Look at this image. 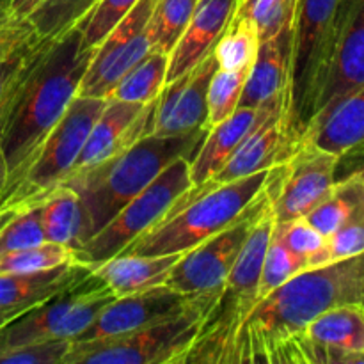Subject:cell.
I'll use <instances>...</instances> for the list:
<instances>
[{"mask_svg": "<svg viewBox=\"0 0 364 364\" xmlns=\"http://www.w3.org/2000/svg\"><path fill=\"white\" fill-rule=\"evenodd\" d=\"M27 309H0V327L6 326L7 322H11L13 318H16L18 315H21Z\"/></svg>", "mask_w": 364, "mask_h": 364, "instance_id": "f6af8a7d", "label": "cell"}, {"mask_svg": "<svg viewBox=\"0 0 364 364\" xmlns=\"http://www.w3.org/2000/svg\"><path fill=\"white\" fill-rule=\"evenodd\" d=\"M95 48L84 43L80 25L57 39H41L18 82L13 107L2 135L6 191L0 208L20 185L45 139L63 117Z\"/></svg>", "mask_w": 364, "mask_h": 364, "instance_id": "7a4b0ae2", "label": "cell"}, {"mask_svg": "<svg viewBox=\"0 0 364 364\" xmlns=\"http://www.w3.org/2000/svg\"><path fill=\"white\" fill-rule=\"evenodd\" d=\"M274 233L288 245L290 251L302 256L308 262L309 269L331 263L329 249H327V237L320 233L306 219H295L284 224H274Z\"/></svg>", "mask_w": 364, "mask_h": 364, "instance_id": "d590c367", "label": "cell"}, {"mask_svg": "<svg viewBox=\"0 0 364 364\" xmlns=\"http://www.w3.org/2000/svg\"><path fill=\"white\" fill-rule=\"evenodd\" d=\"M43 242H46V238L39 217V206L20 210L14 212L0 230V255L34 247Z\"/></svg>", "mask_w": 364, "mask_h": 364, "instance_id": "8d00e7d4", "label": "cell"}, {"mask_svg": "<svg viewBox=\"0 0 364 364\" xmlns=\"http://www.w3.org/2000/svg\"><path fill=\"white\" fill-rule=\"evenodd\" d=\"M313 364H364V309L350 304L322 313L306 327Z\"/></svg>", "mask_w": 364, "mask_h": 364, "instance_id": "ac0fdd59", "label": "cell"}, {"mask_svg": "<svg viewBox=\"0 0 364 364\" xmlns=\"http://www.w3.org/2000/svg\"><path fill=\"white\" fill-rule=\"evenodd\" d=\"M100 0H43L28 14L36 34L41 39H57L77 27Z\"/></svg>", "mask_w": 364, "mask_h": 364, "instance_id": "f546056e", "label": "cell"}, {"mask_svg": "<svg viewBox=\"0 0 364 364\" xmlns=\"http://www.w3.org/2000/svg\"><path fill=\"white\" fill-rule=\"evenodd\" d=\"M265 103L259 107H238L230 119L223 121L217 127L206 132L205 141L196 151L194 159L188 164L192 187H201L212 180L231 159L238 146L251 134L252 128L262 117Z\"/></svg>", "mask_w": 364, "mask_h": 364, "instance_id": "7402d4cb", "label": "cell"}, {"mask_svg": "<svg viewBox=\"0 0 364 364\" xmlns=\"http://www.w3.org/2000/svg\"><path fill=\"white\" fill-rule=\"evenodd\" d=\"M39 41H41V38H36L34 41L27 43V45L21 46L20 50H16L13 55L0 60V102H2V98L6 96V92L9 91L13 82L18 78V75H20L21 71H23V68L27 66V63L31 60L32 53H34Z\"/></svg>", "mask_w": 364, "mask_h": 364, "instance_id": "b9f144b4", "label": "cell"}, {"mask_svg": "<svg viewBox=\"0 0 364 364\" xmlns=\"http://www.w3.org/2000/svg\"><path fill=\"white\" fill-rule=\"evenodd\" d=\"M309 270L308 262L302 256L295 255L288 245L272 231V238L267 247L259 277V297H265L272 290L279 288L297 274Z\"/></svg>", "mask_w": 364, "mask_h": 364, "instance_id": "e575fe53", "label": "cell"}, {"mask_svg": "<svg viewBox=\"0 0 364 364\" xmlns=\"http://www.w3.org/2000/svg\"><path fill=\"white\" fill-rule=\"evenodd\" d=\"M219 290L201 291L185 311L134 333L71 341L63 364H185Z\"/></svg>", "mask_w": 364, "mask_h": 364, "instance_id": "52a82bcc", "label": "cell"}, {"mask_svg": "<svg viewBox=\"0 0 364 364\" xmlns=\"http://www.w3.org/2000/svg\"><path fill=\"white\" fill-rule=\"evenodd\" d=\"M71 263H75L73 249L46 240L34 247L0 255V274L39 272Z\"/></svg>", "mask_w": 364, "mask_h": 364, "instance_id": "836d02e7", "label": "cell"}, {"mask_svg": "<svg viewBox=\"0 0 364 364\" xmlns=\"http://www.w3.org/2000/svg\"><path fill=\"white\" fill-rule=\"evenodd\" d=\"M329 262L352 258L364 252V205L331 237H327Z\"/></svg>", "mask_w": 364, "mask_h": 364, "instance_id": "ab89813d", "label": "cell"}, {"mask_svg": "<svg viewBox=\"0 0 364 364\" xmlns=\"http://www.w3.org/2000/svg\"><path fill=\"white\" fill-rule=\"evenodd\" d=\"M36 48H38V46H36ZM32 55H34V53H32ZM21 73H23V71H21ZM21 73L18 75V78L13 82V85L9 87V91L6 92V96H4L2 102H0V203H2V196H4V191H6V180H7L6 160H4V151H2V135H4V128H6V123H7V116H9V112H11V107H13V100H14V95H16V87H18V82H20V78H21Z\"/></svg>", "mask_w": 364, "mask_h": 364, "instance_id": "7bdbcfd3", "label": "cell"}, {"mask_svg": "<svg viewBox=\"0 0 364 364\" xmlns=\"http://www.w3.org/2000/svg\"><path fill=\"white\" fill-rule=\"evenodd\" d=\"M156 100L149 103H137L107 98L105 107L100 112L96 123L92 124L91 134L82 148L73 171L114 159L119 153L127 151L139 139L146 137L155 112Z\"/></svg>", "mask_w": 364, "mask_h": 364, "instance_id": "e0dca14e", "label": "cell"}, {"mask_svg": "<svg viewBox=\"0 0 364 364\" xmlns=\"http://www.w3.org/2000/svg\"><path fill=\"white\" fill-rule=\"evenodd\" d=\"M167 64H169V53L151 50L144 59L139 60L130 71L124 73V77L114 85L107 98L137 103L153 102L166 87Z\"/></svg>", "mask_w": 364, "mask_h": 364, "instance_id": "83f0119b", "label": "cell"}, {"mask_svg": "<svg viewBox=\"0 0 364 364\" xmlns=\"http://www.w3.org/2000/svg\"><path fill=\"white\" fill-rule=\"evenodd\" d=\"M272 169L219 185L169 208L121 255H176L187 252L233 224L269 185Z\"/></svg>", "mask_w": 364, "mask_h": 364, "instance_id": "277c9868", "label": "cell"}, {"mask_svg": "<svg viewBox=\"0 0 364 364\" xmlns=\"http://www.w3.org/2000/svg\"><path fill=\"white\" fill-rule=\"evenodd\" d=\"M39 2H43V0H13L11 2V13H13V16L27 18Z\"/></svg>", "mask_w": 364, "mask_h": 364, "instance_id": "ee69618b", "label": "cell"}, {"mask_svg": "<svg viewBox=\"0 0 364 364\" xmlns=\"http://www.w3.org/2000/svg\"><path fill=\"white\" fill-rule=\"evenodd\" d=\"M364 304V252L304 270L259 299L228 364H313L306 327L333 308Z\"/></svg>", "mask_w": 364, "mask_h": 364, "instance_id": "6da1fadb", "label": "cell"}, {"mask_svg": "<svg viewBox=\"0 0 364 364\" xmlns=\"http://www.w3.org/2000/svg\"><path fill=\"white\" fill-rule=\"evenodd\" d=\"M217 68L212 50L192 70L166 84L156 100L148 135L178 137L198 128H206V95Z\"/></svg>", "mask_w": 364, "mask_h": 364, "instance_id": "9a60e30c", "label": "cell"}, {"mask_svg": "<svg viewBox=\"0 0 364 364\" xmlns=\"http://www.w3.org/2000/svg\"><path fill=\"white\" fill-rule=\"evenodd\" d=\"M247 77L249 71H228L217 68L210 80L208 95H206L205 127L208 130L230 119L237 112Z\"/></svg>", "mask_w": 364, "mask_h": 364, "instance_id": "1f68e13d", "label": "cell"}, {"mask_svg": "<svg viewBox=\"0 0 364 364\" xmlns=\"http://www.w3.org/2000/svg\"><path fill=\"white\" fill-rule=\"evenodd\" d=\"M237 6L238 0H198L183 34L169 53L166 84L187 73L212 52Z\"/></svg>", "mask_w": 364, "mask_h": 364, "instance_id": "ffe728a7", "label": "cell"}, {"mask_svg": "<svg viewBox=\"0 0 364 364\" xmlns=\"http://www.w3.org/2000/svg\"><path fill=\"white\" fill-rule=\"evenodd\" d=\"M198 0H155L148 21L151 50L171 53L183 34Z\"/></svg>", "mask_w": 364, "mask_h": 364, "instance_id": "4dcf8cb0", "label": "cell"}, {"mask_svg": "<svg viewBox=\"0 0 364 364\" xmlns=\"http://www.w3.org/2000/svg\"><path fill=\"white\" fill-rule=\"evenodd\" d=\"M340 156L301 137L290 155L272 169L269 196L276 224L304 219L338 180Z\"/></svg>", "mask_w": 364, "mask_h": 364, "instance_id": "8fae6325", "label": "cell"}, {"mask_svg": "<svg viewBox=\"0 0 364 364\" xmlns=\"http://www.w3.org/2000/svg\"><path fill=\"white\" fill-rule=\"evenodd\" d=\"M91 269L80 263L60 265L39 272L0 274V309H28L53 297L87 276Z\"/></svg>", "mask_w": 364, "mask_h": 364, "instance_id": "cb8c5ba5", "label": "cell"}, {"mask_svg": "<svg viewBox=\"0 0 364 364\" xmlns=\"http://www.w3.org/2000/svg\"><path fill=\"white\" fill-rule=\"evenodd\" d=\"M352 0H299L294 25L290 121L299 139L316 114Z\"/></svg>", "mask_w": 364, "mask_h": 364, "instance_id": "5b68a950", "label": "cell"}, {"mask_svg": "<svg viewBox=\"0 0 364 364\" xmlns=\"http://www.w3.org/2000/svg\"><path fill=\"white\" fill-rule=\"evenodd\" d=\"M70 347L66 340L20 345L0 352V364H63Z\"/></svg>", "mask_w": 364, "mask_h": 364, "instance_id": "f35d334b", "label": "cell"}, {"mask_svg": "<svg viewBox=\"0 0 364 364\" xmlns=\"http://www.w3.org/2000/svg\"><path fill=\"white\" fill-rule=\"evenodd\" d=\"M107 98L77 95L63 117L45 139L34 162L13 194L6 199L4 210H20L38 206L46 196L64 183L73 171L82 148L91 134L92 124L105 107Z\"/></svg>", "mask_w": 364, "mask_h": 364, "instance_id": "ba28073f", "label": "cell"}, {"mask_svg": "<svg viewBox=\"0 0 364 364\" xmlns=\"http://www.w3.org/2000/svg\"><path fill=\"white\" fill-rule=\"evenodd\" d=\"M364 205V174L354 171L347 178L336 180L329 194L304 217L322 235L331 237Z\"/></svg>", "mask_w": 364, "mask_h": 364, "instance_id": "4316f807", "label": "cell"}, {"mask_svg": "<svg viewBox=\"0 0 364 364\" xmlns=\"http://www.w3.org/2000/svg\"><path fill=\"white\" fill-rule=\"evenodd\" d=\"M11 2L13 0H0V21L13 16V13H11Z\"/></svg>", "mask_w": 364, "mask_h": 364, "instance_id": "bcb514c9", "label": "cell"}, {"mask_svg": "<svg viewBox=\"0 0 364 364\" xmlns=\"http://www.w3.org/2000/svg\"><path fill=\"white\" fill-rule=\"evenodd\" d=\"M155 0H139L95 46L78 95L107 98L114 85L151 52L148 21Z\"/></svg>", "mask_w": 364, "mask_h": 364, "instance_id": "5bb4252c", "label": "cell"}, {"mask_svg": "<svg viewBox=\"0 0 364 364\" xmlns=\"http://www.w3.org/2000/svg\"><path fill=\"white\" fill-rule=\"evenodd\" d=\"M364 85V0H352L350 13L338 45L333 70L320 96L311 124L318 123L338 103ZM306 130V132H308Z\"/></svg>", "mask_w": 364, "mask_h": 364, "instance_id": "d6986e66", "label": "cell"}, {"mask_svg": "<svg viewBox=\"0 0 364 364\" xmlns=\"http://www.w3.org/2000/svg\"><path fill=\"white\" fill-rule=\"evenodd\" d=\"M363 309H364V306H363Z\"/></svg>", "mask_w": 364, "mask_h": 364, "instance_id": "c3c4849f", "label": "cell"}, {"mask_svg": "<svg viewBox=\"0 0 364 364\" xmlns=\"http://www.w3.org/2000/svg\"><path fill=\"white\" fill-rule=\"evenodd\" d=\"M361 171H363V174H364V166H363V167H361Z\"/></svg>", "mask_w": 364, "mask_h": 364, "instance_id": "7dc6e473", "label": "cell"}, {"mask_svg": "<svg viewBox=\"0 0 364 364\" xmlns=\"http://www.w3.org/2000/svg\"><path fill=\"white\" fill-rule=\"evenodd\" d=\"M206 132V128H198L178 137L146 135L114 159L73 171L63 185L73 188L80 199L85 242L98 233L128 201L141 194L174 160L194 159Z\"/></svg>", "mask_w": 364, "mask_h": 364, "instance_id": "3957f363", "label": "cell"}, {"mask_svg": "<svg viewBox=\"0 0 364 364\" xmlns=\"http://www.w3.org/2000/svg\"><path fill=\"white\" fill-rule=\"evenodd\" d=\"M302 137L340 159L364 149V85L341 100Z\"/></svg>", "mask_w": 364, "mask_h": 364, "instance_id": "d4e9b609", "label": "cell"}, {"mask_svg": "<svg viewBox=\"0 0 364 364\" xmlns=\"http://www.w3.org/2000/svg\"><path fill=\"white\" fill-rule=\"evenodd\" d=\"M196 295H185L167 284L139 291V294L116 297L96 315L91 326L73 341L100 340V338L121 336L142 327L164 322L178 313L185 311Z\"/></svg>", "mask_w": 364, "mask_h": 364, "instance_id": "2e32d148", "label": "cell"}, {"mask_svg": "<svg viewBox=\"0 0 364 364\" xmlns=\"http://www.w3.org/2000/svg\"><path fill=\"white\" fill-rule=\"evenodd\" d=\"M114 299L116 295L91 270L0 327V352L41 341L77 340Z\"/></svg>", "mask_w": 364, "mask_h": 364, "instance_id": "9c48e42d", "label": "cell"}, {"mask_svg": "<svg viewBox=\"0 0 364 364\" xmlns=\"http://www.w3.org/2000/svg\"><path fill=\"white\" fill-rule=\"evenodd\" d=\"M39 38L28 18L11 16L0 21V60L13 55L16 50Z\"/></svg>", "mask_w": 364, "mask_h": 364, "instance_id": "60d3db41", "label": "cell"}, {"mask_svg": "<svg viewBox=\"0 0 364 364\" xmlns=\"http://www.w3.org/2000/svg\"><path fill=\"white\" fill-rule=\"evenodd\" d=\"M183 252L176 255H117L95 267L92 274L109 287L116 297L151 290L166 283L167 276Z\"/></svg>", "mask_w": 364, "mask_h": 364, "instance_id": "603a6c76", "label": "cell"}, {"mask_svg": "<svg viewBox=\"0 0 364 364\" xmlns=\"http://www.w3.org/2000/svg\"><path fill=\"white\" fill-rule=\"evenodd\" d=\"M297 142L299 137L295 135L290 121V91H284L265 102V110L259 121L231 155L226 166L205 185L188 188L173 203L171 208L183 205L194 196L212 191L219 185L242 180L259 171L274 169L290 155Z\"/></svg>", "mask_w": 364, "mask_h": 364, "instance_id": "7c38bea8", "label": "cell"}, {"mask_svg": "<svg viewBox=\"0 0 364 364\" xmlns=\"http://www.w3.org/2000/svg\"><path fill=\"white\" fill-rule=\"evenodd\" d=\"M258 48L259 36L256 25L235 11L233 18L213 46V55L220 70L251 71Z\"/></svg>", "mask_w": 364, "mask_h": 364, "instance_id": "f1b7e54d", "label": "cell"}, {"mask_svg": "<svg viewBox=\"0 0 364 364\" xmlns=\"http://www.w3.org/2000/svg\"><path fill=\"white\" fill-rule=\"evenodd\" d=\"M269 201L267 185L265 192L233 224L206 238L191 251L183 252L164 284L185 295L201 294L223 287Z\"/></svg>", "mask_w": 364, "mask_h": 364, "instance_id": "4fadbf2b", "label": "cell"}, {"mask_svg": "<svg viewBox=\"0 0 364 364\" xmlns=\"http://www.w3.org/2000/svg\"><path fill=\"white\" fill-rule=\"evenodd\" d=\"M294 27L259 41L258 53L245 80L238 107H259L274 96L290 91Z\"/></svg>", "mask_w": 364, "mask_h": 364, "instance_id": "44dd1931", "label": "cell"}, {"mask_svg": "<svg viewBox=\"0 0 364 364\" xmlns=\"http://www.w3.org/2000/svg\"><path fill=\"white\" fill-rule=\"evenodd\" d=\"M38 206L46 240L63 244L73 251L84 244V210L73 188L60 185L50 192Z\"/></svg>", "mask_w": 364, "mask_h": 364, "instance_id": "484cf974", "label": "cell"}, {"mask_svg": "<svg viewBox=\"0 0 364 364\" xmlns=\"http://www.w3.org/2000/svg\"><path fill=\"white\" fill-rule=\"evenodd\" d=\"M137 2L139 0H100L91 13L78 23L85 45L95 48Z\"/></svg>", "mask_w": 364, "mask_h": 364, "instance_id": "74e56055", "label": "cell"}, {"mask_svg": "<svg viewBox=\"0 0 364 364\" xmlns=\"http://www.w3.org/2000/svg\"><path fill=\"white\" fill-rule=\"evenodd\" d=\"M188 159H178L162 171L144 191L128 201L98 233L73 251L75 263L95 269L121 255L127 245L162 219L181 194L192 188Z\"/></svg>", "mask_w": 364, "mask_h": 364, "instance_id": "30bf717a", "label": "cell"}, {"mask_svg": "<svg viewBox=\"0 0 364 364\" xmlns=\"http://www.w3.org/2000/svg\"><path fill=\"white\" fill-rule=\"evenodd\" d=\"M299 0H238L237 11L258 28L259 41L291 28L297 16Z\"/></svg>", "mask_w": 364, "mask_h": 364, "instance_id": "d6a6232c", "label": "cell"}, {"mask_svg": "<svg viewBox=\"0 0 364 364\" xmlns=\"http://www.w3.org/2000/svg\"><path fill=\"white\" fill-rule=\"evenodd\" d=\"M363 306H364V304H363Z\"/></svg>", "mask_w": 364, "mask_h": 364, "instance_id": "681fc988", "label": "cell"}, {"mask_svg": "<svg viewBox=\"0 0 364 364\" xmlns=\"http://www.w3.org/2000/svg\"><path fill=\"white\" fill-rule=\"evenodd\" d=\"M272 203H267L238 255L233 269L224 279L215 302L203 322L199 336L185 364H228L238 329L259 302V277L274 231Z\"/></svg>", "mask_w": 364, "mask_h": 364, "instance_id": "8992f818", "label": "cell"}]
</instances>
